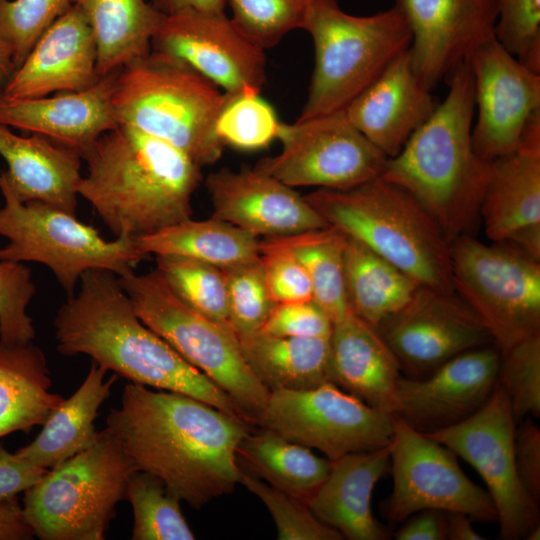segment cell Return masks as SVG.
Instances as JSON below:
<instances>
[{
    "mask_svg": "<svg viewBox=\"0 0 540 540\" xmlns=\"http://www.w3.org/2000/svg\"><path fill=\"white\" fill-rule=\"evenodd\" d=\"M155 270L184 304L229 326L227 286L223 268L189 257L159 255L156 256Z\"/></svg>",
    "mask_w": 540,
    "mask_h": 540,
    "instance_id": "74e56055",
    "label": "cell"
},
{
    "mask_svg": "<svg viewBox=\"0 0 540 540\" xmlns=\"http://www.w3.org/2000/svg\"><path fill=\"white\" fill-rule=\"evenodd\" d=\"M53 325L62 355H87L117 377L192 396L247 421L224 391L139 319L118 276L110 271H86Z\"/></svg>",
    "mask_w": 540,
    "mask_h": 540,
    "instance_id": "7a4b0ae2",
    "label": "cell"
},
{
    "mask_svg": "<svg viewBox=\"0 0 540 540\" xmlns=\"http://www.w3.org/2000/svg\"><path fill=\"white\" fill-rule=\"evenodd\" d=\"M45 353L33 341H0V439L42 426L64 400L52 390Z\"/></svg>",
    "mask_w": 540,
    "mask_h": 540,
    "instance_id": "f546056e",
    "label": "cell"
},
{
    "mask_svg": "<svg viewBox=\"0 0 540 540\" xmlns=\"http://www.w3.org/2000/svg\"><path fill=\"white\" fill-rule=\"evenodd\" d=\"M86 17L97 48L99 77L146 57L165 15L146 0H72Z\"/></svg>",
    "mask_w": 540,
    "mask_h": 540,
    "instance_id": "4dcf8cb0",
    "label": "cell"
},
{
    "mask_svg": "<svg viewBox=\"0 0 540 540\" xmlns=\"http://www.w3.org/2000/svg\"><path fill=\"white\" fill-rule=\"evenodd\" d=\"M282 122L260 94H226L214 124L224 146L256 151L278 139Z\"/></svg>",
    "mask_w": 540,
    "mask_h": 540,
    "instance_id": "f35d334b",
    "label": "cell"
},
{
    "mask_svg": "<svg viewBox=\"0 0 540 540\" xmlns=\"http://www.w3.org/2000/svg\"><path fill=\"white\" fill-rule=\"evenodd\" d=\"M117 73L77 92L27 99H10L0 93V124L42 135L83 159L104 133L118 125L112 103Z\"/></svg>",
    "mask_w": 540,
    "mask_h": 540,
    "instance_id": "603a6c76",
    "label": "cell"
},
{
    "mask_svg": "<svg viewBox=\"0 0 540 540\" xmlns=\"http://www.w3.org/2000/svg\"><path fill=\"white\" fill-rule=\"evenodd\" d=\"M446 539L450 540H483L472 525V519L459 512H446Z\"/></svg>",
    "mask_w": 540,
    "mask_h": 540,
    "instance_id": "11a10c76",
    "label": "cell"
},
{
    "mask_svg": "<svg viewBox=\"0 0 540 540\" xmlns=\"http://www.w3.org/2000/svg\"><path fill=\"white\" fill-rule=\"evenodd\" d=\"M33 537L18 497L0 502V540H30Z\"/></svg>",
    "mask_w": 540,
    "mask_h": 540,
    "instance_id": "f5cc1de1",
    "label": "cell"
},
{
    "mask_svg": "<svg viewBox=\"0 0 540 540\" xmlns=\"http://www.w3.org/2000/svg\"><path fill=\"white\" fill-rule=\"evenodd\" d=\"M77 185L116 236L139 237L192 218L201 167L173 145L119 124L85 154Z\"/></svg>",
    "mask_w": 540,
    "mask_h": 540,
    "instance_id": "3957f363",
    "label": "cell"
},
{
    "mask_svg": "<svg viewBox=\"0 0 540 540\" xmlns=\"http://www.w3.org/2000/svg\"><path fill=\"white\" fill-rule=\"evenodd\" d=\"M515 424L509 397L497 381L487 402L473 415L426 433L481 476L496 508L500 538L505 540L525 538L539 525L538 503L524 489L515 465Z\"/></svg>",
    "mask_w": 540,
    "mask_h": 540,
    "instance_id": "5bb4252c",
    "label": "cell"
},
{
    "mask_svg": "<svg viewBox=\"0 0 540 540\" xmlns=\"http://www.w3.org/2000/svg\"><path fill=\"white\" fill-rule=\"evenodd\" d=\"M223 270L230 328L237 338L260 331L275 305L266 286L260 258Z\"/></svg>",
    "mask_w": 540,
    "mask_h": 540,
    "instance_id": "60d3db41",
    "label": "cell"
},
{
    "mask_svg": "<svg viewBox=\"0 0 540 540\" xmlns=\"http://www.w3.org/2000/svg\"><path fill=\"white\" fill-rule=\"evenodd\" d=\"M474 79L477 119L472 145L486 161L514 153L540 120V74L509 53L496 37L468 57Z\"/></svg>",
    "mask_w": 540,
    "mask_h": 540,
    "instance_id": "2e32d148",
    "label": "cell"
},
{
    "mask_svg": "<svg viewBox=\"0 0 540 540\" xmlns=\"http://www.w3.org/2000/svg\"><path fill=\"white\" fill-rule=\"evenodd\" d=\"M394 5L411 31L413 68L430 90L495 37L496 0H395Z\"/></svg>",
    "mask_w": 540,
    "mask_h": 540,
    "instance_id": "ffe728a7",
    "label": "cell"
},
{
    "mask_svg": "<svg viewBox=\"0 0 540 540\" xmlns=\"http://www.w3.org/2000/svg\"><path fill=\"white\" fill-rule=\"evenodd\" d=\"M329 226L386 259L420 286L455 292L450 242L405 190L381 176L346 190L304 195Z\"/></svg>",
    "mask_w": 540,
    "mask_h": 540,
    "instance_id": "5b68a950",
    "label": "cell"
},
{
    "mask_svg": "<svg viewBox=\"0 0 540 540\" xmlns=\"http://www.w3.org/2000/svg\"><path fill=\"white\" fill-rule=\"evenodd\" d=\"M528 540H539L540 539V526H535L525 537Z\"/></svg>",
    "mask_w": 540,
    "mask_h": 540,
    "instance_id": "6f0895ef",
    "label": "cell"
},
{
    "mask_svg": "<svg viewBox=\"0 0 540 540\" xmlns=\"http://www.w3.org/2000/svg\"><path fill=\"white\" fill-rule=\"evenodd\" d=\"M417 513L395 533L397 540L446 539V512L426 509Z\"/></svg>",
    "mask_w": 540,
    "mask_h": 540,
    "instance_id": "816d5d0a",
    "label": "cell"
},
{
    "mask_svg": "<svg viewBox=\"0 0 540 540\" xmlns=\"http://www.w3.org/2000/svg\"><path fill=\"white\" fill-rule=\"evenodd\" d=\"M333 322L314 301L275 304L260 331L288 337L329 338Z\"/></svg>",
    "mask_w": 540,
    "mask_h": 540,
    "instance_id": "c3c4849f",
    "label": "cell"
},
{
    "mask_svg": "<svg viewBox=\"0 0 540 540\" xmlns=\"http://www.w3.org/2000/svg\"><path fill=\"white\" fill-rule=\"evenodd\" d=\"M514 457L519 479L530 497L540 498V430L525 417L514 435Z\"/></svg>",
    "mask_w": 540,
    "mask_h": 540,
    "instance_id": "681fc988",
    "label": "cell"
},
{
    "mask_svg": "<svg viewBox=\"0 0 540 540\" xmlns=\"http://www.w3.org/2000/svg\"><path fill=\"white\" fill-rule=\"evenodd\" d=\"M2 175L21 202L40 201L70 214L77 211L82 157L38 134L20 136L0 124Z\"/></svg>",
    "mask_w": 540,
    "mask_h": 540,
    "instance_id": "4316f807",
    "label": "cell"
},
{
    "mask_svg": "<svg viewBox=\"0 0 540 540\" xmlns=\"http://www.w3.org/2000/svg\"><path fill=\"white\" fill-rule=\"evenodd\" d=\"M479 216L494 243L540 224V123L528 130L517 151L491 161Z\"/></svg>",
    "mask_w": 540,
    "mask_h": 540,
    "instance_id": "83f0119b",
    "label": "cell"
},
{
    "mask_svg": "<svg viewBox=\"0 0 540 540\" xmlns=\"http://www.w3.org/2000/svg\"><path fill=\"white\" fill-rule=\"evenodd\" d=\"M256 425L320 450L329 460L389 445L393 414L374 408L332 382L271 391Z\"/></svg>",
    "mask_w": 540,
    "mask_h": 540,
    "instance_id": "7c38bea8",
    "label": "cell"
},
{
    "mask_svg": "<svg viewBox=\"0 0 540 540\" xmlns=\"http://www.w3.org/2000/svg\"><path fill=\"white\" fill-rule=\"evenodd\" d=\"M136 471L104 429L93 446L49 469L24 492L25 520L41 540H103Z\"/></svg>",
    "mask_w": 540,
    "mask_h": 540,
    "instance_id": "ba28073f",
    "label": "cell"
},
{
    "mask_svg": "<svg viewBox=\"0 0 540 540\" xmlns=\"http://www.w3.org/2000/svg\"><path fill=\"white\" fill-rule=\"evenodd\" d=\"M151 51L186 64L226 94H260L266 82L264 50L225 13L187 10L164 16Z\"/></svg>",
    "mask_w": 540,
    "mask_h": 540,
    "instance_id": "e0dca14e",
    "label": "cell"
},
{
    "mask_svg": "<svg viewBox=\"0 0 540 540\" xmlns=\"http://www.w3.org/2000/svg\"><path fill=\"white\" fill-rule=\"evenodd\" d=\"M47 471L0 444V502L18 497Z\"/></svg>",
    "mask_w": 540,
    "mask_h": 540,
    "instance_id": "f907efd6",
    "label": "cell"
},
{
    "mask_svg": "<svg viewBox=\"0 0 540 540\" xmlns=\"http://www.w3.org/2000/svg\"><path fill=\"white\" fill-rule=\"evenodd\" d=\"M252 426L192 396L130 382L105 429L138 471L199 509L239 483L237 448Z\"/></svg>",
    "mask_w": 540,
    "mask_h": 540,
    "instance_id": "6da1fadb",
    "label": "cell"
},
{
    "mask_svg": "<svg viewBox=\"0 0 540 540\" xmlns=\"http://www.w3.org/2000/svg\"><path fill=\"white\" fill-rule=\"evenodd\" d=\"M377 329L412 378L427 376L449 359L492 341L480 318L456 292L422 286Z\"/></svg>",
    "mask_w": 540,
    "mask_h": 540,
    "instance_id": "ac0fdd59",
    "label": "cell"
},
{
    "mask_svg": "<svg viewBox=\"0 0 540 540\" xmlns=\"http://www.w3.org/2000/svg\"><path fill=\"white\" fill-rule=\"evenodd\" d=\"M106 373L92 361L79 388L50 413L37 437L16 453L49 470L93 446L100 433L95 419L117 379L113 375L105 380Z\"/></svg>",
    "mask_w": 540,
    "mask_h": 540,
    "instance_id": "f1b7e54d",
    "label": "cell"
},
{
    "mask_svg": "<svg viewBox=\"0 0 540 540\" xmlns=\"http://www.w3.org/2000/svg\"><path fill=\"white\" fill-rule=\"evenodd\" d=\"M126 500L133 509V540H193L180 507L173 495L156 476L136 471L127 486Z\"/></svg>",
    "mask_w": 540,
    "mask_h": 540,
    "instance_id": "8d00e7d4",
    "label": "cell"
},
{
    "mask_svg": "<svg viewBox=\"0 0 540 540\" xmlns=\"http://www.w3.org/2000/svg\"><path fill=\"white\" fill-rule=\"evenodd\" d=\"M144 256L179 255L220 268L232 267L260 258V238L213 217L192 218L154 233L134 237Z\"/></svg>",
    "mask_w": 540,
    "mask_h": 540,
    "instance_id": "836d02e7",
    "label": "cell"
},
{
    "mask_svg": "<svg viewBox=\"0 0 540 540\" xmlns=\"http://www.w3.org/2000/svg\"><path fill=\"white\" fill-rule=\"evenodd\" d=\"M344 275L352 311L375 328L404 308L420 287L398 267L347 236Z\"/></svg>",
    "mask_w": 540,
    "mask_h": 540,
    "instance_id": "e575fe53",
    "label": "cell"
},
{
    "mask_svg": "<svg viewBox=\"0 0 540 540\" xmlns=\"http://www.w3.org/2000/svg\"><path fill=\"white\" fill-rule=\"evenodd\" d=\"M439 101L417 76L409 49L344 110L351 124L387 158L397 155Z\"/></svg>",
    "mask_w": 540,
    "mask_h": 540,
    "instance_id": "cb8c5ba5",
    "label": "cell"
},
{
    "mask_svg": "<svg viewBox=\"0 0 540 540\" xmlns=\"http://www.w3.org/2000/svg\"><path fill=\"white\" fill-rule=\"evenodd\" d=\"M152 5L163 15L194 10L210 13H225L226 0H152Z\"/></svg>",
    "mask_w": 540,
    "mask_h": 540,
    "instance_id": "db71d44e",
    "label": "cell"
},
{
    "mask_svg": "<svg viewBox=\"0 0 540 540\" xmlns=\"http://www.w3.org/2000/svg\"><path fill=\"white\" fill-rule=\"evenodd\" d=\"M139 319L212 380L256 425L268 389L253 374L233 330L179 300L154 269L118 277Z\"/></svg>",
    "mask_w": 540,
    "mask_h": 540,
    "instance_id": "9c48e42d",
    "label": "cell"
},
{
    "mask_svg": "<svg viewBox=\"0 0 540 540\" xmlns=\"http://www.w3.org/2000/svg\"><path fill=\"white\" fill-rule=\"evenodd\" d=\"M312 0H226L235 26L263 50L276 46L295 29H302Z\"/></svg>",
    "mask_w": 540,
    "mask_h": 540,
    "instance_id": "ab89813d",
    "label": "cell"
},
{
    "mask_svg": "<svg viewBox=\"0 0 540 540\" xmlns=\"http://www.w3.org/2000/svg\"><path fill=\"white\" fill-rule=\"evenodd\" d=\"M499 365V350L486 345L449 359L427 376H401L393 414L425 434L457 424L487 402Z\"/></svg>",
    "mask_w": 540,
    "mask_h": 540,
    "instance_id": "d6986e66",
    "label": "cell"
},
{
    "mask_svg": "<svg viewBox=\"0 0 540 540\" xmlns=\"http://www.w3.org/2000/svg\"><path fill=\"white\" fill-rule=\"evenodd\" d=\"M15 70L13 50L11 46L0 37V85L3 86Z\"/></svg>",
    "mask_w": 540,
    "mask_h": 540,
    "instance_id": "9f6ffc18",
    "label": "cell"
},
{
    "mask_svg": "<svg viewBox=\"0 0 540 540\" xmlns=\"http://www.w3.org/2000/svg\"><path fill=\"white\" fill-rule=\"evenodd\" d=\"M239 466L271 486L308 503L326 479L331 460L261 428L251 429L237 448Z\"/></svg>",
    "mask_w": 540,
    "mask_h": 540,
    "instance_id": "d6a6232c",
    "label": "cell"
},
{
    "mask_svg": "<svg viewBox=\"0 0 540 540\" xmlns=\"http://www.w3.org/2000/svg\"><path fill=\"white\" fill-rule=\"evenodd\" d=\"M72 0H0V37L13 50L15 69Z\"/></svg>",
    "mask_w": 540,
    "mask_h": 540,
    "instance_id": "ee69618b",
    "label": "cell"
},
{
    "mask_svg": "<svg viewBox=\"0 0 540 540\" xmlns=\"http://www.w3.org/2000/svg\"><path fill=\"white\" fill-rule=\"evenodd\" d=\"M224 100L225 93L198 72L151 51L118 71L112 103L118 125L159 138L203 167L225 148L214 131Z\"/></svg>",
    "mask_w": 540,
    "mask_h": 540,
    "instance_id": "8992f818",
    "label": "cell"
},
{
    "mask_svg": "<svg viewBox=\"0 0 540 540\" xmlns=\"http://www.w3.org/2000/svg\"><path fill=\"white\" fill-rule=\"evenodd\" d=\"M238 340L246 363L269 392L304 390L331 382L330 337H288L258 331Z\"/></svg>",
    "mask_w": 540,
    "mask_h": 540,
    "instance_id": "1f68e13d",
    "label": "cell"
},
{
    "mask_svg": "<svg viewBox=\"0 0 540 540\" xmlns=\"http://www.w3.org/2000/svg\"><path fill=\"white\" fill-rule=\"evenodd\" d=\"M241 468V467H240ZM239 483L268 508L280 540H340L343 536L321 522L307 503L261 481L241 468Z\"/></svg>",
    "mask_w": 540,
    "mask_h": 540,
    "instance_id": "7bdbcfd3",
    "label": "cell"
},
{
    "mask_svg": "<svg viewBox=\"0 0 540 540\" xmlns=\"http://www.w3.org/2000/svg\"><path fill=\"white\" fill-rule=\"evenodd\" d=\"M260 260L274 304L313 300L309 276L298 259L275 238L260 239Z\"/></svg>",
    "mask_w": 540,
    "mask_h": 540,
    "instance_id": "7dc6e473",
    "label": "cell"
},
{
    "mask_svg": "<svg viewBox=\"0 0 540 540\" xmlns=\"http://www.w3.org/2000/svg\"><path fill=\"white\" fill-rule=\"evenodd\" d=\"M497 381L509 397L516 422L540 416V333L500 352Z\"/></svg>",
    "mask_w": 540,
    "mask_h": 540,
    "instance_id": "b9f144b4",
    "label": "cell"
},
{
    "mask_svg": "<svg viewBox=\"0 0 540 540\" xmlns=\"http://www.w3.org/2000/svg\"><path fill=\"white\" fill-rule=\"evenodd\" d=\"M277 140L281 151L255 167L293 188H354L380 177L388 160L345 111L282 123Z\"/></svg>",
    "mask_w": 540,
    "mask_h": 540,
    "instance_id": "4fadbf2b",
    "label": "cell"
},
{
    "mask_svg": "<svg viewBox=\"0 0 540 540\" xmlns=\"http://www.w3.org/2000/svg\"><path fill=\"white\" fill-rule=\"evenodd\" d=\"M391 443L380 449L356 452L331 461V469L308 501L313 514L350 540H384L389 533L373 516L375 484L390 463Z\"/></svg>",
    "mask_w": 540,
    "mask_h": 540,
    "instance_id": "d4e9b609",
    "label": "cell"
},
{
    "mask_svg": "<svg viewBox=\"0 0 540 540\" xmlns=\"http://www.w3.org/2000/svg\"><path fill=\"white\" fill-rule=\"evenodd\" d=\"M36 293L30 270L23 264L0 261V341L23 344L36 332L27 307Z\"/></svg>",
    "mask_w": 540,
    "mask_h": 540,
    "instance_id": "f6af8a7d",
    "label": "cell"
},
{
    "mask_svg": "<svg viewBox=\"0 0 540 540\" xmlns=\"http://www.w3.org/2000/svg\"><path fill=\"white\" fill-rule=\"evenodd\" d=\"M330 380L368 405L393 414L400 363L378 329L352 309L333 323Z\"/></svg>",
    "mask_w": 540,
    "mask_h": 540,
    "instance_id": "484cf974",
    "label": "cell"
},
{
    "mask_svg": "<svg viewBox=\"0 0 540 540\" xmlns=\"http://www.w3.org/2000/svg\"><path fill=\"white\" fill-rule=\"evenodd\" d=\"M302 29L313 40L315 62L297 119L344 111L412 41L409 25L395 5L356 16L343 11L338 0H312Z\"/></svg>",
    "mask_w": 540,
    "mask_h": 540,
    "instance_id": "52a82bcc",
    "label": "cell"
},
{
    "mask_svg": "<svg viewBox=\"0 0 540 540\" xmlns=\"http://www.w3.org/2000/svg\"><path fill=\"white\" fill-rule=\"evenodd\" d=\"M393 426V490L385 504L390 521L404 522L426 509L459 512L477 521H497L488 491L464 474L454 452L395 414Z\"/></svg>",
    "mask_w": 540,
    "mask_h": 540,
    "instance_id": "9a60e30c",
    "label": "cell"
},
{
    "mask_svg": "<svg viewBox=\"0 0 540 540\" xmlns=\"http://www.w3.org/2000/svg\"><path fill=\"white\" fill-rule=\"evenodd\" d=\"M456 294L476 313L497 349L540 333V261L509 243L472 235L450 243Z\"/></svg>",
    "mask_w": 540,
    "mask_h": 540,
    "instance_id": "8fae6325",
    "label": "cell"
},
{
    "mask_svg": "<svg viewBox=\"0 0 540 540\" xmlns=\"http://www.w3.org/2000/svg\"><path fill=\"white\" fill-rule=\"evenodd\" d=\"M496 3V39L526 67L540 74V0Z\"/></svg>",
    "mask_w": 540,
    "mask_h": 540,
    "instance_id": "bcb514c9",
    "label": "cell"
},
{
    "mask_svg": "<svg viewBox=\"0 0 540 540\" xmlns=\"http://www.w3.org/2000/svg\"><path fill=\"white\" fill-rule=\"evenodd\" d=\"M285 246L306 270L313 300L333 323L350 310L344 275L346 236L332 226L272 237Z\"/></svg>",
    "mask_w": 540,
    "mask_h": 540,
    "instance_id": "d590c367",
    "label": "cell"
},
{
    "mask_svg": "<svg viewBox=\"0 0 540 540\" xmlns=\"http://www.w3.org/2000/svg\"><path fill=\"white\" fill-rule=\"evenodd\" d=\"M446 81L444 100L400 152L388 158L381 177L409 193L451 243L471 235L480 219L491 162L472 145L475 92L467 60Z\"/></svg>",
    "mask_w": 540,
    "mask_h": 540,
    "instance_id": "277c9868",
    "label": "cell"
},
{
    "mask_svg": "<svg viewBox=\"0 0 540 540\" xmlns=\"http://www.w3.org/2000/svg\"><path fill=\"white\" fill-rule=\"evenodd\" d=\"M0 261L35 262L47 266L68 297L75 294L82 275L92 269L107 270L118 277L134 271L147 257L134 238L108 241L98 230L60 208L40 201L21 202L0 173Z\"/></svg>",
    "mask_w": 540,
    "mask_h": 540,
    "instance_id": "30bf717a",
    "label": "cell"
},
{
    "mask_svg": "<svg viewBox=\"0 0 540 540\" xmlns=\"http://www.w3.org/2000/svg\"><path fill=\"white\" fill-rule=\"evenodd\" d=\"M100 78L91 27L72 4L39 37L0 93L10 99L38 98L86 90Z\"/></svg>",
    "mask_w": 540,
    "mask_h": 540,
    "instance_id": "7402d4cb",
    "label": "cell"
},
{
    "mask_svg": "<svg viewBox=\"0 0 540 540\" xmlns=\"http://www.w3.org/2000/svg\"><path fill=\"white\" fill-rule=\"evenodd\" d=\"M212 216L258 238L288 236L329 226L293 187L257 169H220L205 181Z\"/></svg>",
    "mask_w": 540,
    "mask_h": 540,
    "instance_id": "44dd1931",
    "label": "cell"
}]
</instances>
